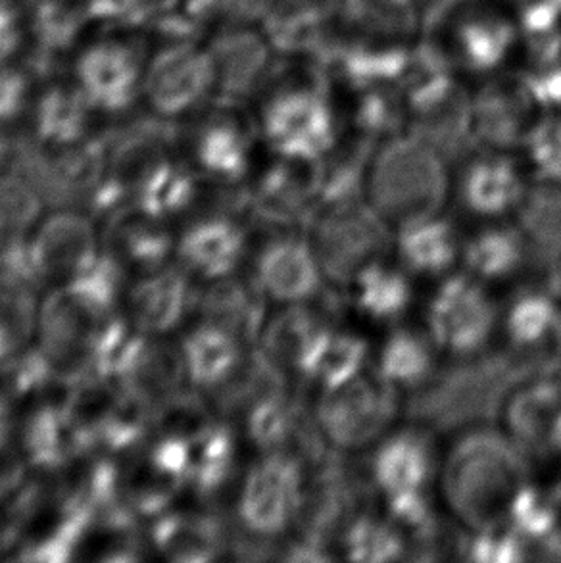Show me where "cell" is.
Masks as SVG:
<instances>
[{
  "label": "cell",
  "mask_w": 561,
  "mask_h": 563,
  "mask_svg": "<svg viewBox=\"0 0 561 563\" xmlns=\"http://www.w3.org/2000/svg\"><path fill=\"white\" fill-rule=\"evenodd\" d=\"M252 104L260 141L274 156L318 164L341 145V112L323 64L280 60Z\"/></svg>",
  "instance_id": "cell-1"
},
{
  "label": "cell",
  "mask_w": 561,
  "mask_h": 563,
  "mask_svg": "<svg viewBox=\"0 0 561 563\" xmlns=\"http://www.w3.org/2000/svg\"><path fill=\"white\" fill-rule=\"evenodd\" d=\"M125 267L107 252L84 274L56 285L38 305L37 339L58 379L69 387L91 375V344L114 318Z\"/></svg>",
  "instance_id": "cell-2"
},
{
  "label": "cell",
  "mask_w": 561,
  "mask_h": 563,
  "mask_svg": "<svg viewBox=\"0 0 561 563\" xmlns=\"http://www.w3.org/2000/svg\"><path fill=\"white\" fill-rule=\"evenodd\" d=\"M424 45L470 85L519 69L521 4L519 0H450L427 22Z\"/></svg>",
  "instance_id": "cell-3"
},
{
  "label": "cell",
  "mask_w": 561,
  "mask_h": 563,
  "mask_svg": "<svg viewBox=\"0 0 561 563\" xmlns=\"http://www.w3.org/2000/svg\"><path fill=\"white\" fill-rule=\"evenodd\" d=\"M365 176L373 210L400 221L437 212L448 192L440 146L410 130L373 145Z\"/></svg>",
  "instance_id": "cell-4"
},
{
  "label": "cell",
  "mask_w": 561,
  "mask_h": 563,
  "mask_svg": "<svg viewBox=\"0 0 561 563\" xmlns=\"http://www.w3.org/2000/svg\"><path fill=\"white\" fill-rule=\"evenodd\" d=\"M447 488L458 514L481 531L494 529L521 483V465L514 450L494 434L471 437L452 452Z\"/></svg>",
  "instance_id": "cell-5"
},
{
  "label": "cell",
  "mask_w": 561,
  "mask_h": 563,
  "mask_svg": "<svg viewBox=\"0 0 561 563\" xmlns=\"http://www.w3.org/2000/svg\"><path fill=\"white\" fill-rule=\"evenodd\" d=\"M216 100V74L205 38H164L146 56L143 102L162 120L195 114Z\"/></svg>",
  "instance_id": "cell-6"
},
{
  "label": "cell",
  "mask_w": 561,
  "mask_h": 563,
  "mask_svg": "<svg viewBox=\"0 0 561 563\" xmlns=\"http://www.w3.org/2000/svg\"><path fill=\"white\" fill-rule=\"evenodd\" d=\"M146 54L135 41L105 37L79 51L74 84L97 114L123 115L143 100Z\"/></svg>",
  "instance_id": "cell-7"
},
{
  "label": "cell",
  "mask_w": 561,
  "mask_h": 563,
  "mask_svg": "<svg viewBox=\"0 0 561 563\" xmlns=\"http://www.w3.org/2000/svg\"><path fill=\"white\" fill-rule=\"evenodd\" d=\"M216 74L213 104L244 108L258 99L280 58L260 23L213 31L205 38Z\"/></svg>",
  "instance_id": "cell-8"
},
{
  "label": "cell",
  "mask_w": 561,
  "mask_h": 563,
  "mask_svg": "<svg viewBox=\"0 0 561 563\" xmlns=\"http://www.w3.org/2000/svg\"><path fill=\"white\" fill-rule=\"evenodd\" d=\"M302 498L300 464L283 452H267L244 475L237 511L249 533L274 537L295 521Z\"/></svg>",
  "instance_id": "cell-9"
},
{
  "label": "cell",
  "mask_w": 561,
  "mask_h": 563,
  "mask_svg": "<svg viewBox=\"0 0 561 563\" xmlns=\"http://www.w3.org/2000/svg\"><path fill=\"white\" fill-rule=\"evenodd\" d=\"M542 114L519 69L471 85V135L486 148H519Z\"/></svg>",
  "instance_id": "cell-10"
},
{
  "label": "cell",
  "mask_w": 561,
  "mask_h": 563,
  "mask_svg": "<svg viewBox=\"0 0 561 563\" xmlns=\"http://www.w3.org/2000/svg\"><path fill=\"white\" fill-rule=\"evenodd\" d=\"M496 325V308L477 277L454 275L440 285L427 308L432 343L452 354H471L485 346Z\"/></svg>",
  "instance_id": "cell-11"
},
{
  "label": "cell",
  "mask_w": 561,
  "mask_h": 563,
  "mask_svg": "<svg viewBox=\"0 0 561 563\" xmlns=\"http://www.w3.org/2000/svg\"><path fill=\"white\" fill-rule=\"evenodd\" d=\"M334 0H264L260 27L280 60L326 66L333 53Z\"/></svg>",
  "instance_id": "cell-12"
},
{
  "label": "cell",
  "mask_w": 561,
  "mask_h": 563,
  "mask_svg": "<svg viewBox=\"0 0 561 563\" xmlns=\"http://www.w3.org/2000/svg\"><path fill=\"white\" fill-rule=\"evenodd\" d=\"M30 243L43 285H62L74 279L102 254L95 221L74 208H58L38 221Z\"/></svg>",
  "instance_id": "cell-13"
},
{
  "label": "cell",
  "mask_w": 561,
  "mask_h": 563,
  "mask_svg": "<svg viewBox=\"0 0 561 563\" xmlns=\"http://www.w3.org/2000/svg\"><path fill=\"white\" fill-rule=\"evenodd\" d=\"M395 413L391 385L381 379L356 377L342 387L326 390L319 404V421L331 441L354 449L372 441Z\"/></svg>",
  "instance_id": "cell-14"
},
{
  "label": "cell",
  "mask_w": 561,
  "mask_h": 563,
  "mask_svg": "<svg viewBox=\"0 0 561 563\" xmlns=\"http://www.w3.org/2000/svg\"><path fill=\"white\" fill-rule=\"evenodd\" d=\"M212 107L193 135V158L206 179L237 184L251 172L258 130L254 120L244 118L243 108Z\"/></svg>",
  "instance_id": "cell-15"
},
{
  "label": "cell",
  "mask_w": 561,
  "mask_h": 563,
  "mask_svg": "<svg viewBox=\"0 0 561 563\" xmlns=\"http://www.w3.org/2000/svg\"><path fill=\"white\" fill-rule=\"evenodd\" d=\"M105 252L118 260L125 269L143 274L166 266L175 241L166 220L151 216L139 206L128 205L108 216Z\"/></svg>",
  "instance_id": "cell-16"
},
{
  "label": "cell",
  "mask_w": 561,
  "mask_h": 563,
  "mask_svg": "<svg viewBox=\"0 0 561 563\" xmlns=\"http://www.w3.org/2000/svg\"><path fill=\"white\" fill-rule=\"evenodd\" d=\"M323 267L318 252L300 239L267 244L256 264V283L264 295L285 305H300L318 292Z\"/></svg>",
  "instance_id": "cell-17"
},
{
  "label": "cell",
  "mask_w": 561,
  "mask_h": 563,
  "mask_svg": "<svg viewBox=\"0 0 561 563\" xmlns=\"http://www.w3.org/2000/svg\"><path fill=\"white\" fill-rule=\"evenodd\" d=\"M195 295L189 275L179 267L164 266L144 274L130 290V321L144 335L156 336L177 328L193 310Z\"/></svg>",
  "instance_id": "cell-18"
},
{
  "label": "cell",
  "mask_w": 561,
  "mask_h": 563,
  "mask_svg": "<svg viewBox=\"0 0 561 563\" xmlns=\"http://www.w3.org/2000/svg\"><path fill=\"white\" fill-rule=\"evenodd\" d=\"M385 241L380 213L375 210H344L333 216L319 229L318 252L323 272L337 277H356L362 267L372 264L370 256L380 252Z\"/></svg>",
  "instance_id": "cell-19"
},
{
  "label": "cell",
  "mask_w": 561,
  "mask_h": 563,
  "mask_svg": "<svg viewBox=\"0 0 561 563\" xmlns=\"http://www.w3.org/2000/svg\"><path fill=\"white\" fill-rule=\"evenodd\" d=\"M20 449L37 472L56 473L76 457L91 454L61 400H48L31 411L20 434Z\"/></svg>",
  "instance_id": "cell-20"
},
{
  "label": "cell",
  "mask_w": 561,
  "mask_h": 563,
  "mask_svg": "<svg viewBox=\"0 0 561 563\" xmlns=\"http://www.w3.org/2000/svg\"><path fill=\"white\" fill-rule=\"evenodd\" d=\"M246 235L243 228L228 216H206L183 233L177 252L189 274L208 282L223 279L235 272L243 260Z\"/></svg>",
  "instance_id": "cell-21"
},
{
  "label": "cell",
  "mask_w": 561,
  "mask_h": 563,
  "mask_svg": "<svg viewBox=\"0 0 561 563\" xmlns=\"http://www.w3.org/2000/svg\"><path fill=\"white\" fill-rule=\"evenodd\" d=\"M462 198L471 212L496 218L514 210L527 192L524 174L508 151L486 148L463 172Z\"/></svg>",
  "instance_id": "cell-22"
},
{
  "label": "cell",
  "mask_w": 561,
  "mask_h": 563,
  "mask_svg": "<svg viewBox=\"0 0 561 563\" xmlns=\"http://www.w3.org/2000/svg\"><path fill=\"white\" fill-rule=\"evenodd\" d=\"M30 115L31 137L51 148H68L91 137L97 112L72 81L51 84L35 95Z\"/></svg>",
  "instance_id": "cell-23"
},
{
  "label": "cell",
  "mask_w": 561,
  "mask_h": 563,
  "mask_svg": "<svg viewBox=\"0 0 561 563\" xmlns=\"http://www.w3.org/2000/svg\"><path fill=\"white\" fill-rule=\"evenodd\" d=\"M151 542L172 562H212L226 550V531L212 514L172 508L152 519Z\"/></svg>",
  "instance_id": "cell-24"
},
{
  "label": "cell",
  "mask_w": 561,
  "mask_h": 563,
  "mask_svg": "<svg viewBox=\"0 0 561 563\" xmlns=\"http://www.w3.org/2000/svg\"><path fill=\"white\" fill-rule=\"evenodd\" d=\"M435 473L431 442L416 431L388 437L373 457V479L387 496L427 490Z\"/></svg>",
  "instance_id": "cell-25"
},
{
  "label": "cell",
  "mask_w": 561,
  "mask_h": 563,
  "mask_svg": "<svg viewBox=\"0 0 561 563\" xmlns=\"http://www.w3.org/2000/svg\"><path fill=\"white\" fill-rule=\"evenodd\" d=\"M266 298L256 282L252 285L223 277L195 295L193 308L202 313V321L228 329L244 343L262 333Z\"/></svg>",
  "instance_id": "cell-26"
},
{
  "label": "cell",
  "mask_w": 561,
  "mask_h": 563,
  "mask_svg": "<svg viewBox=\"0 0 561 563\" xmlns=\"http://www.w3.org/2000/svg\"><path fill=\"white\" fill-rule=\"evenodd\" d=\"M243 341L228 329L202 321L183 339L182 352L187 377L200 388H216L233 377L243 364Z\"/></svg>",
  "instance_id": "cell-27"
},
{
  "label": "cell",
  "mask_w": 561,
  "mask_h": 563,
  "mask_svg": "<svg viewBox=\"0 0 561 563\" xmlns=\"http://www.w3.org/2000/svg\"><path fill=\"white\" fill-rule=\"evenodd\" d=\"M396 251L410 272L444 274L458 258V236L454 228L437 212L421 213L400 221Z\"/></svg>",
  "instance_id": "cell-28"
},
{
  "label": "cell",
  "mask_w": 561,
  "mask_h": 563,
  "mask_svg": "<svg viewBox=\"0 0 561 563\" xmlns=\"http://www.w3.org/2000/svg\"><path fill=\"white\" fill-rule=\"evenodd\" d=\"M365 360L367 346L360 336L321 328L304 351L296 369L318 380L326 390H333L360 377Z\"/></svg>",
  "instance_id": "cell-29"
},
{
  "label": "cell",
  "mask_w": 561,
  "mask_h": 563,
  "mask_svg": "<svg viewBox=\"0 0 561 563\" xmlns=\"http://www.w3.org/2000/svg\"><path fill=\"white\" fill-rule=\"evenodd\" d=\"M237 467L235 434L213 421L206 431L189 441L187 488L200 498L218 495L228 485Z\"/></svg>",
  "instance_id": "cell-30"
},
{
  "label": "cell",
  "mask_w": 561,
  "mask_h": 563,
  "mask_svg": "<svg viewBox=\"0 0 561 563\" xmlns=\"http://www.w3.org/2000/svg\"><path fill=\"white\" fill-rule=\"evenodd\" d=\"M89 23L72 0H37L28 12V45L38 60L51 64L77 45Z\"/></svg>",
  "instance_id": "cell-31"
},
{
  "label": "cell",
  "mask_w": 561,
  "mask_h": 563,
  "mask_svg": "<svg viewBox=\"0 0 561 563\" xmlns=\"http://www.w3.org/2000/svg\"><path fill=\"white\" fill-rule=\"evenodd\" d=\"M185 379L189 377L182 349L148 336L138 364L120 387L130 388L156 411L172 396L182 393Z\"/></svg>",
  "instance_id": "cell-32"
},
{
  "label": "cell",
  "mask_w": 561,
  "mask_h": 563,
  "mask_svg": "<svg viewBox=\"0 0 561 563\" xmlns=\"http://www.w3.org/2000/svg\"><path fill=\"white\" fill-rule=\"evenodd\" d=\"M202 190V176L174 158L164 162L135 190L131 205L144 212L167 220L197 205Z\"/></svg>",
  "instance_id": "cell-33"
},
{
  "label": "cell",
  "mask_w": 561,
  "mask_h": 563,
  "mask_svg": "<svg viewBox=\"0 0 561 563\" xmlns=\"http://www.w3.org/2000/svg\"><path fill=\"white\" fill-rule=\"evenodd\" d=\"M148 335L139 331L130 318H110L91 344V372L100 379L122 385L138 364Z\"/></svg>",
  "instance_id": "cell-34"
},
{
  "label": "cell",
  "mask_w": 561,
  "mask_h": 563,
  "mask_svg": "<svg viewBox=\"0 0 561 563\" xmlns=\"http://www.w3.org/2000/svg\"><path fill=\"white\" fill-rule=\"evenodd\" d=\"M356 305L362 312L377 321L403 318L411 305V287L398 269L372 262L354 277Z\"/></svg>",
  "instance_id": "cell-35"
},
{
  "label": "cell",
  "mask_w": 561,
  "mask_h": 563,
  "mask_svg": "<svg viewBox=\"0 0 561 563\" xmlns=\"http://www.w3.org/2000/svg\"><path fill=\"white\" fill-rule=\"evenodd\" d=\"M154 431V408L130 388L120 387L112 410L99 431V450L110 456L138 450Z\"/></svg>",
  "instance_id": "cell-36"
},
{
  "label": "cell",
  "mask_w": 561,
  "mask_h": 563,
  "mask_svg": "<svg viewBox=\"0 0 561 563\" xmlns=\"http://www.w3.org/2000/svg\"><path fill=\"white\" fill-rule=\"evenodd\" d=\"M471 275L486 282H498L516 274L525 260L524 236L508 228H491L473 236L465 251Z\"/></svg>",
  "instance_id": "cell-37"
},
{
  "label": "cell",
  "mask_w": 561,
  "mask_h": 563,
  "mask_svg": "<svg viewBox=\"0 0 561 563\" xmlns=\"http://www.w3.org/2000/svg\"><path fill=\"white\" fill-rule=\"evenodd\" d=\"M432 367L431 344L414 331H396L381 349L380 377L391 387H418L429 379Z\"/></svg>",
  "instance_id": "cell-38"
},
{
  "label": "cell",
  "mask_w": 561,
  "mask_h": 563,
  "mask_svg": "<svg viewBox=\"0 0 561 563\" xmlns=\"http://www.w3.org/2000/svg\"><path fill=\"white\" fill-rule=\"evenodd\" d=\"M560 328L561 310L542 292H527L517 298L506 316L509 341L519 349H535L548 336L560 333Z\"/></svg>",
  "instance_id": "cell-39"
},
{
  "label": "cell",
  "mask_w": 561,
  "mask_h": 563,
  "mask_svg": "<svg viewBox=\"0 0 561 563\" xmlns=\"http://www.w3.org/2000/svg\"><path fill=\"white\" fill-rule=\"evenodd\" d=\"M561 408V390L558 385L542 383L516 396L509 408V423L521 441L547 439L550 423Z\"/></svg>",
  "instance_id": "cell-40"
},
{
  "label": "cell",
  "mask_w": 561,
  "mask_h": 563,
  "mask_svg": "<svg viewBox=\"0 0 561 563\" xmlns=\"http://www.w3.org/2000/svg\"><path fill=\"white\" fill-rule=\"evenodd\" d=\"M346 556L354 562H395L404 556L403 537L395 527L375 518H362L344 537Z\"/></svg>",
  "instance_id": "cell-41"
},
{
  "label": "cell",
  "mask_w": 561,
  "mask_h": 563,
  "mask_svg": "<svg viewBox=\"0 0 561 563\" xmlns=\"http://www.w3.org/2000/svg\"><path fill=\"white\" fill-rule=\"evenodd\" d=\"M540 181L561 184V112H544L519 146Z\"/></svg>",
  "instance_id": "cell-42"
},
{
  "label": "cell",
  "mask_w": 561,
  "mask_h": 563,
  "mask_svg": "<svg viewBox=\"0 0 561 563\" xmlns=\"http://www.w3.org/2000/svg\"><path fill=\"white\" fill-rule=\"evenodd\" d=\"M35 290L0 272V323L22 351L37 335L38 302Z\"/></svg>",
  "instance_id": "cell-43"
},
{
  "label": "cell",
  "mask_w": 561,
  "mask_h": 563,
  "mask_svg": "<svg viewBox=\"0 0 561 563\" xmlns=\"http://www.w3.org/2000/svg\"><path fill=\"white\" fill-rule=\"evenodd\" d=\"M213 418L202 396L183 388L154 411V431L158 437L190 441L212 426Z\"/></svg>",
  "instance_id": "cell-44"
},
{
  "label": "cell",
  "mask_w": 561,
  "mask_h": 563,
  "mask_svg": "<svg viewBox=\"0 0 561 563\" xmlns=\"http://www.w3.org/2000/svg\"><path fill=\"white\" fill-rule=\"evenodd\" d=\"M295 429V411L279 395H262L246 411V431L258 449L279 452Z\"/></svg>",
  "instance_id": "cell-45"
},
{
  "label": "cell",
  "mask_w": 561,
  "mask_h": 563,
  "mask_svg": "<svg viewBox=\"0 0 561 563\" xmlns=\"http://www.w3.org/2000/svg\"><path fill=\"white\" fill-rule=\"evenodd\" d=\"M43 198L18 172L0 174V231L30 233L37 225Z\"/></svg>",
  "instance_id": "cell-46"
},
{
  "label": "cell",
  "mask_w": 561,
  "mask_h": 563,
  "mask_svg": "<svg viewBox=\"0 0 561 563\" xmlns=\"http://www.w3.org/2000/svg\"><path fill=\"white\" fill-rule=\"evenodd\" d=\"M179 8L198 31L213 33L243 23H258L264 0H183Z\"/></svg>",
  "instance_id": "cell-47"
},
{
  "label": "cell",
  "mask_w": 561,
  "mask_h": 563,
  "mask_svg": "<svg viewBox=\"0 0 561 563\" xmlns=\"http://www.w3.org/2000/svg\"><path fill=\"white\" fill-rule=\"evenodd\" d=\"M321 328L323 325L316 323V320H311L306 313H298V310L285 313L267 328V352L272 358L285 360L287 364L296 367L311 339Z\"/></svg>",
  "instance_id": "cell-48"
},
{
  "label": "cell",
  "mask_w": 561,
  "mask_h": 563,
  "mask_svg": "<svg viewBox=\"0 0 561 563\" xmlns=\"http://www.w3.org/2000/svg\"><path fill=\"white\" fill-rule=\"evenodd\" d=\"M512 531L521 539L544 541L556 529L554 504L548 503L547 496L539 495L532 488L521 487L514 496L508 508Z\"/></svg>",
  "instance_id": "cell-49"
},
{
  "label": "cell",
  "mask_w": 561,
  "mask_h": 563,
  "mask_svg": "<svg viewBox=\"0 0 561 563\" xmlns=\"http://www.w3.org/2000/svg\"><path fill=\"white\" fill-rule=\"evenodd\" d=\"M542 184L544 187L527 200L525 221L542 243H558L561 239V184Z\"/></svg>",
  "instance_id": "cell-50"
},
{
  "label": "cell",
  "mask_w": 561,
  "mask_h": 563,
  "mask_svg": "<svg viewBox=\"0 0 561 563\" xmlns=\"http://www.w3.org/2000/svg\"><path fill=\"white\" fill-rule=\"evenodd\" d=\"M33 76L14 62L0 64V125L20 120L33 104Z\"/></svg>",
  "instance_id": "cell-51"
},
{
  "label": "cell",
  "mask_w": 561,
  "mask_h": 563,
  "mask_svg": "<svg viewBox=\"0 0 561 563\" xmlns=\"http://www.w3.org/2000/svg\"><path fill=\"white\" fill-rule=\"evenodd\" d=\"M28 45V12L0 0V64L14 62Z\"/></svg>",
  "instance_id": "cell-52"
},
{
  "label": "cell",
  "mask_w": 561,
  "mask_h": 563,
  "mask_svg": "<svg viewBox=\"0 0 561 563\" xmlns=\"http://www.w3.org/2000/svg\"><path fill=\"white\" fill-rule=\"evenodd\" d=\"M471 558L481 562H514L521 560V544L514 531L496 533L494 529L481 531L471 544Z\"/></svg>",
  "instance_id": "cell-53"
},
{
  "label": "cell",
  "mask_w": 561,
  "mask_h": 563,
  "mask_svg": "<svg viewBox=\"0 0 561 563\" xmlns=\"http://www.w3.org/2000/svg\"><path fill=\"white\" fill-rule=\"evenodd\" d=\"M387 504L391 518L403 526L410 527V529H424L431 523L432 508L427 490L388 496Z\"/></svg>",
  "instance_id": "cell-54"
},
{
  "label": "cell",
  "mask_w": 561,
  "mask_h": 563,
  "mask_svg": "<svg viewBox=\"0 0 561 563\" xmlns=\"http://www.w3.org/2000/svg\"><path fill=\"white\" fill-rule=\"evenodd\" d=\"M14 427V402L0 395V452L12 444Z\"/></svg>",
  "instance_id": "cell-55"
},
{
  "label": "cell",
  "mask_w": 561,
  "mask_h": 563,
  "mask_svg": "<svg viewBox=\"0 0 561 563\" xmlns=\"http://www.w3.org/2000/svg\"><path fill=\"white\" fill-rule=\"evenodd\" d=\"M18 351H20V349H18V344H15L14 336L10 335V331L0 323V366H2L8 358H12Z\"/></svg>",
  "instance_id": "cell-56"
},
{
  "label": "cell",
  "mask_w": 561,
  "mask_h": 563,
  "mask_svg": "<svg viewBox=\"0 0 561 563\" xmlns=\"http://www.w3.org/2000/svg\"><path fill=\"white\" fill-rule=\"evenodd\" d=\"M544 544H547L548 552H552V558L561 560V531H556L554 529V531L544 539Z\"/></svg>",
  "instance_id": "cell-57"
},
{
  "label": "cell",
  "mask_w": 561,
  "mask_h": 563,
  "mask_svg": "<svg viewBox=\"0 0 561 563\" xmlns=\"http://www.w3.org/2000/svg\"><path fill=\"white\" fill-rule=\"evenodd\" d=\"M10 153H12V141L7 137V133H4V128L0 125V168L8 164V158H10Z\"/></svg>",
  "instance_id": "cell-58"
},
{
  "label": "cell",
  "mask_w": 561,
  "mask_h": 563,
  "mask_svg": "<svg viewBox=\"0 0 561 563\" xmlns=\"http://www.w3.org/2000/svg\"><path fill=\"white\" fill-rule=\"evenodd\" d=\"M337 174H339V177L341 179H344V177L352 176V172H350V168H346V166H341V168L337 169ZM344 181H341V184H319V187H323V190L329 189V187H334V185H342ZM354 184V179H346V185Z\"/></svg>",
  "instance_id": "cell-59"
},
{
  "label": "cell",
  "mask_w": 561,
  "mask_h": 563,
  "mask_svg": "<svg viewBox=\"0 0 561 563\" xmlns=\"http://www.w3.org/2000/svg\"><path fill=\"white\" fill-rule=\"evenodd\" d=\"M4 2L15 4V7L22 8V10H25V12H30L31 8L37 4V0H4Z\"/></svg>",
  "instance_id": "cell-60"
}]
</instances>
